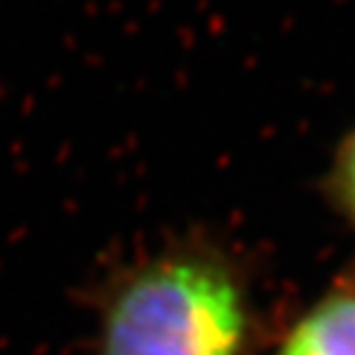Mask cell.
<instances>
[{
	"instance_id": "6da1fadb",
	"label": "cell",
	"mask_w": 355,
	"mask_h": 355,
	"mask_svg": "<svg viewBox=\"0 0 355 355\" xmlns=\"http://www.w3.org/2000/svg\"><path fill=\"white\" fill-rule=\"evenodd\" d=\"M252 301L237 264L205 245L134 264L101 301L97 355H249Z\"/></svg>"
},
{
	"instance_id": "7a4b0ae2",
	"label": "cell",
	"mask_w": 355,
	"mask_h": 355,
	"mask_svg": "<svg viewBox=\"0 0 355 355\" xmlns=\"http://www.w3.org/2000/svg\"><path fill=\"white\" fill-rule=\"evenodd\" d=\"M271 355H355V284L323 291L296 316Z\"/></svg>"
},
{
	"instance_id": "3957f363",
	"label": "cell",
	"mask_w": 355,
	"mask_h": 355,
	"mask_svg": "<svg viewBox=\"0 0 355 355\" xmlns=\"http://www.w3.org/2000/svg\"><path fill=\"white\" fill-rule=\"evenodd\" d=\"M326 188L338 215L355 230V123L338 143Z\"/></svg>"
}]
</instances>
